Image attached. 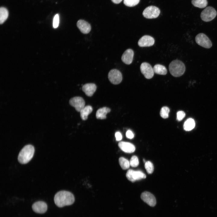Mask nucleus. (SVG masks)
Listing matches in <instances>:
<instances>
[{
	"instance_id": "1",
	"label": "nucleus",
	"mask_w": 217,
	"mask_h": 217,
	"mask_svg": "<svg viewBox=\"0 0 217 217\" xmlns=\"http://www.w3.org/2000/svg\"><path fill=\"white\" fill-rule=\"evenodd\" d=\"M74 200L73 194L71 192L65 190L58 191L54 197L55 203L59 207L71 205L74 203Z\"/></svg>"
},
{
	"instance_id": "2",
	"label": "nucleus",
	"mask_w": 217,
	"mask_h": 217,
	"mask_svg": "<svg viewBox=\"0 0 217 217\" xmlns=\"http://www.w3.org/2000/svg\"><path fill=\"white\" fill-rule=\"evenodd\" d=\"M34 146L30 144L25 146L20 152L17 158L19 163L25 164L28 162L33 158L34 153Z\"/></svg>"
},
{
	"instance_id": "3",
	"label": "nucleus",
	"mask_w": 217,
	"mask_h": 217,
	"mask_svg": "<svg viewBox=\"0 0 217 217\" xmlns=\"http://www.w3.org/2000/svg\"><path fill=\"white\" fill-rule=\"evenodd\" d=\"M169 70L171 74L175 77H179L184 73L186 68L181 61L178 60L172 61L169 65Z\"/></svg>"
},
{
	"instance_id": "4",
	"label": "nucleus",
	"mask_w": 217,
	"mask_h": 217,
	"mask_svg": "<svg viewBox=\"0 0 217 217\" xmlns=\"http://www.w3.org/2000/svg\"><path fill=\"white\" fill-rule=\"evenodd\" d=\"M216 15L217 12L215 9L212 7L208 6L201 12L200 17L203 21L209 22L213 20Z\"/></svg>"
},
{
	"instance_id": "5",
	"label": "nucleus",
	"mask_w": 217,
	"mask_h": 217,
	"mask_svg": "<svg viewBox=\"0 0 217 217\" xmlns=\"http://www.w3.org/2000/svg\"><path fill=\"white\" fill-rule=\"evenodd\" d=\"M195 40L198 45L206 48L209 49L212 46V42L209 38L203 33L198 34L195 37Z\"/></svg>"
},
{
	"instance_id": "6",
	"label": "nucleus",
	"mask_w": 217,
	"mask_h": 217,
	"mask_svg": "<svg viewBox=\"0 0 217 217\" xmlns=\"http://www.w3.org/2000/svg\"><path fill=\"white\" fill-rule=\"evenodd\" d=\"M160 11L157 7L150 6L146 7L143 11V15L147 19H153L157 17L159 15Z\"/></svg>"
},
{
	"instance_id": "7",
	"label": "nucleus",
	"mask_w": 217,
	"mask_h": 217,
	"mask_svg": "<svg viewBox=\"0 0 217 217\" xmlns=\"http://www.w3.org/2000/svg\"><path fill=\"white\" fill-rule=\"evenodd\" d=\"M108 78L110 81L114 84L120 83L122 80L121 72L118 70L112 69L109 72Z\"/></svg>"
},
{
	"instance_id": "8",
	"label": "nucleus",
	"mask_w": 217,
	"mask_h": 217,
	"mask_svg": "<svg viewBox=\"0 0 217 217\" xmlns=\"http://www.w3.org/2000/svg\"><path fill=\"white\" fill-rule=\"evenodd\" d=\"M140 70L141 73L146 78L150 79L153 77L154 73L153 69L149 63H142L140 66Z\"/></svg>"
},
{
	"instance_id": "9",
	"label": "nucleus",
	"mask_w": 217,
	"mask_h": 217,
	"mask_svg": "<svg viewBox=\"0 0 217 217\" xmlns=\"http://www.w3.org/2000/svg\"><path fill=\"white\" fill-rule=\"evenodd\" d=\"M69 103L78 112H80L85 106V101L82 97L80 96L74 97L71 98L69 100Z\"/></svg>"
},
{
	"instance_id": "10",
	"label": "nucleus",
	"mask_w": 217,
	"mask_h": 217,
	"mask_svg": "<svg viewBox=\"0 0 217 217\" xmlns=\"http://www.w3.org/2000/svg\"><path fill=\"white\" fill-rule=\"evenodd\" d=\"M141 199L149 206L151 207L154 206L156 203L155 196L151 193L145 191L143 192L140 196Z\"/></svg>"
},
{
	"instance_id": "11",
	"label": "nucleus",
	"mask_w": 217,
	"mask_h": 217,
	"mask_svg": "<svg viewBox=\"0 0 217 217\" xmlns=\"http://www.w3.org/2000/svg\"><path fill=\"white\" fill-rule=\"evenodd\" d=\"M32 207L33 210L35 212L43 214L46 212L48 207L45 202L39 201L34 203L32 205Z\"/></svg>"
},
{
	"instance_id": "12",
	"label": "nucleus",
	"mask_w": 217,
	"mask_h": 217,
	"mask_svg": "<svg viewBox=\"0 0 217 217\" xmlns=\"http://www.w3.org/2000/svg\"><path fill=\"white\" fill-rule=\"evenodd\" d=\"M155 43L153 37L146 35L142 36L139 40L138 44L140 47H149L153 46Z\"/></svg>"
},
{
	"instance_id": "13",
	"label": "nucleus",
	"mask_w": 217,
	"mask_h": 217,
	"mask_svg": "<svg viewBox=\"0 0 217 217\" xmlns=\"http://www.w3.org/2000/svg\"><path fill=\"white\" fill-rule=\"evenodd\" d=\"M77 25L81 32L83 34L89 33L91 30L90 24L84 20H78L77 22Z\"/></svg>"
},
{
	"instance_id": "14",
	"label": "nucleus",
	"mask_w": 217,
	"mask_h": 217,
	"mask_svg": "<svg viewBox=\"0 0 217 217\" xmlns=\"http://www.w3.org/2000/svg\"><path fill=\"white\" fill-rule=\"evenodd\" d=\"M134 52L130 49L126 50L122 54L121 59L123 62L127 64H130L132 62Z\"/></svg>"
},
{
	"instance_id": "15",
	"label": "nucleus",
	"mask_w": 217,
	"mask_h": 217,
	"mask_svg": "<svg viewBox=\"0 0 217 217\" xmlns=\"http://www.w3.org/2000/svg\"><path fill=\"white\" fill-rule=\"evenodd\" d=\"M118 146L122 150L126 153H133L135 150V147L134 146L132 143L129 142H120L119 143Z\"/></svg>"
},
{
	"instance_id": "16",
	"label": "nucleus",
	"mask_w": 217,
	"mask_h": 217,
	"mask_svg": "<svg viewBox=\"0 0 217 217\" xmlns=\"http://www.w3.org/2000/svg\"><path fill=\"white\" fill-rule=\"evenodd\" d=\"M97 87L93 83H88L85 84L82 87V90L88 96H92L96 91Z\"/></svg>"
},
{
	"instance_id": "17",
	"label": "nucleus",
	"mask_w": 217,
	"mask_h": 217,
	"mask_svg": "<svg viewBox=\"0 0 217 217\" xmlns=\"http://www.w3.org/2000/svg\"><path fill=\"white\" fill-rule=\"evenodd\" d=\"M110 111V108L107 107H105L100 108L96 111V117L98 119H105L106 118L107 114Z\"/></svg>"
},
{
	"instance_id": "18",
	"label": "nucleus",
	"mask_w": 217,
	"mask_h": 217,
	"mask_svg": "<svg viewBox=\"0 0 217 217\" xmlns=\"http://www.w3.org/2000/svg\"><path fill=\"white\" fill-rule=\"evenodd\" d=\"M93 110V108L90 105L85 106L80 112L81 119L83 120H86L88 115L92 112Z\"/></svg>"
},
{
	"instance_id": "19",
	"label": "nucleus",
	"mask_w": 217,
	"mask_h": 217,
	"mask_svg": "<svg viewBox=\"0 0 217 217\" xmlns=\"http://www.w3.org/2000/svg\"><path fill=\"white\" fill-rule=\"evenodd\" d=\"M153 69L154 72L158 74L165 75L167 72V69L165 67L160 64L155 65Z\"/></svg>"
},
{
	"instance_id": "20",
	"label": "nucleus",
	"mask_w": 217,
	"mask_h": 217,
	"mask_svg": "<svg viewBox=\"0 0 217 217\" xmlns=\"http://www.w3.org/2000/svg\"><path fill=\"white\" fill-rule=\"evenodd\" d=\"M195 123L194 120L192 118L187 119L184 122L183 127L186 131H190L195 127Z\"/></svg>"
},
{
	"instance_id": "21",
	"label": "nucleus",
	"mask_w": 217,
	"mask_h": 217,
	"mask_svg": "<svg viewBox=\"0 0 217 217\" xmlns=\"http://www.w3.org/2000/svg\"><path fill=\"white\" fill-rule=\"evenodd\" d=\"M8 12L5 8L1 7L0 8V23L3 24L7 19Z\"/></svg>"
},
{
	"instance_id": "22",
	"label": "nucleus",
	"mask_w": 217,
	"mask_h": 217,
	"mask_svg": "<svg viewBox=\"0 0 217 217\" xmlns=\"http://www.w3.org/2000/svg\"><path fill=\"white\" fill-rule=\"evenodd\" d=\"M191 3L194 6L200 8L206 7L208 4L207 0H192Z\"/></svg>"
},
{
	"instance_id": "23",
	"label": "nucleus",
	"mask_w": 217,
	"mask_h": 217,
	"mask_svg": "<svg viewBox=\"0 0 217 217\" xmlns=\"http://www.w3.org/2000/svg\"><path fill=\"white\" fill-rule=\"evenodd\" d=\"M119 164L124 170L128 169L130 167L129 162L128 160L123 157H121L119 159Z\"/></svg>"
},
{
	"instance_id": "24",
	"label": "nucleus",
	"mask_w": 217,
	"mask_h": 217,
	"mask_svg": "<svg viewBox=\"0 0 217 217\" xmlns=\"http://www.w3.org/2000/svg\"><path fill=\"white\" fill-rule=\"evenodd\" d=\"M146 175L143 173L139 171H134L133 173V178L136 181L139 180L146 178Z\"/></svg>"
},
{
	"instance_id": "25",
	"label": "nucleus",
	"mask_w": 217,
	"mask_h": 217,
	"mask_svg": "<svg viewBox=\"0 0 217 217\" xmlns=\"http://www.w3.org/2000/svg\"><path fill=\"white\" fill-rule=\"evenodd\" d=\"M169 111V109L168 107L164 106L161 109L160 113V115L163 118H166L168 117Z\"/></svg>"
},
{
	"instance_id": "26",
	"label": "nucleus",
	"mask_w": 217,
	"mask_h": 217,
	"mask_svg": "<svg viewBox=\"0 0 217 217\" xmlns=\"http://www.w3.org/2000/svg\"><path fill=\"white\" fill-rule=\"evenodd\" d=\"M145 168L148 174H151L153 171L154 169L153 165L149 161H147L145 163Z\"/></svg>"
},
{
	"instance_id": "27",
	"label": "nucleus",
	"mask_w": 217,
	"mask_h": 217,
	"mask_svg": "<svg viewBox=\"0 0 217 217\" xmlns=\"http://www.w3.org/2000/svg\"><path fill=\"white\" fill-rule=\"evenodd\" d=\"M140 1V0H124V3L128 7H132L137 5Z\"/></svg>"
},
{
	"instance_id": "28",
	"label": "nucleus",
	"mask_w": 217,
	"mask_h": 217,
	"mask_svg": "<svg viewBox=\"0 0 217 217\" xmlns=\"http://www.w3.org/2000/svg\"><path fill=\"white\" fill-rule=\"evenodd\" d=\"M129 163L131 167H137L139 164L138 157L135 156H132L130 159Z\"/></svg>"
},
{
	"instance_id": "29",
	"label": "nucleus",
	"mask_w": 217,
	"mask_h": 217,
	"mask_svg": "<svg viewBox=\"0 0 217 217\" xmlns=\"http://www.w3.org/2000/svg\"><path fill=\"white\" fill-rule=\"evenodd\" d=\"M134 170L132 169H129L127 171L126 174V177L129 181L132 182L135 181L133 178V173Z\"/></svg>"
},
{
	"instance_id": "30",
	"label": "nucleus",
	"mask_w": 217,
	"mask_h": 217,
	"mask_svg": "<svg viewBox=\"0 0 217 217\" xmlns=\"http://www.w3.org/2000/svg\"><path fill=\"white\" fill-rule=\"evenodd\" d=\"M59 23V16L58 14H56L54 16L53 22V27L54 28H57Z\"/></svg>"
},
{
	"instance_id": "31",
	"label": "nucleus",
	"mask_w": 217,
	"mask_h": 217,
	"mask_svg": "<svg viewBox=\"0 0 217 217\" xmlns=\"http://www.w3.org/2000/svg\"><path fill=\"white\" fill-rule=\"evenodd\" d=\"M185 116V114L183 111H179L177 113V119L178 121L182 120Z\"/></svg>"
},
{
	"instance_id": "32",
	"label": "nucleus",
	"mask_w": 217,
	"mask_h": 217,
	"mask_svg": "<svg viewBox=\"0 0 217 217\" xmlns=\"http://www.w3.org/2000/svg\"><path fill=\"white\" fill-rule=\"evenodd\" d=\"M126 135L127 138L129 139H132L134 137V134L132 131L128 130L126 133Z\"/></svg>"
},
{
	"instance_id": "33",
	"label": "nucleus",
	"mask_w": 217,
	"mask_h": 217,
	"mask_svg": "<svg viewBox=\"0 0 217 217\" xmlns=\"http://www.w3.org/2000/svg\"><path fill=\"white\" fill-rule=\"evenodd\" d=\"M115 136L116 140L119 141L121 140L122 139V135L121 133L119 131L116 132L115 134Z\"/></svg>"
},
{
	"instance_id": "34",
	"label": "nucleus",
	"mask_w": 217,
	"mask_h": 217,
	"mask_svg": "<svg viewBox=\"0 0 217 217\" xmlns=\"http://www.w3.org/2000/svg\"><path fill=\"white\" fill-rule=\"evenodd\" d=\"M114 3L118 4L121 2L122 0H111Z\"/></svg>"
},
{
	"instance_id": "35",
	"label": "nucleus",
	"mask_w": 217,
	"mask_h": 217,
	"mask_svg": "<svg viewBox=\"0 0 217 217\" xmlns=\"http://www.w3.org/2000/svg\"><path fill=\"white\" fill-rule=\"evenodd\" d=\"M143 161L145 163L146 162L144 159H143Z\"/></svg>"
}]
</instances>
